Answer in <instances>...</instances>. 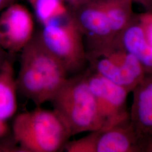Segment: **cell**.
<instances>
[{
	"label": "cell",
	"mask_w": 152,
	"mask_h": 152,
	"mask_svg": "<svg viewBox=\"0 0 152 152\" xmlns=\"http://www.w3.org/2000/svg\"><path fill=\"white\" fill-rule=\"evenodd\" d=\"M64 66L49 51L34 34L20 52L16 78L18 91L37 107L51 102L66 81Z\"/></svg>",
	"instance_id": "6da1fadb"
},
{
	"label": "cell",
	"mask_w": 152,
	"mask_h": 152,
	"mask_svg": "<svg viewBox=\"0 0 152 152\" xmlns=\"http://www.w3.org/2000/svg\"><path fill=\"white\" fill-rule=\"evenodd\" d=\"M51 102L71 136L103 129V122L89 87L86 71L68 77Z\"/></svg>",
	"instance_id": "7a4b0ae2"
},
{
	"label": "cell",
	"mask_w": 152,
	"mask_h": 152,
	"mask_svg": "<svg viewBox=\"0 0 152 152\" xmlns=\"http://www.w3.org/2000/svg\"><path fill=\"white\" fill-rule=\"evenodd\" d=\"M12 136L24 152H55L63 148L71 135L54 110L40 107L15 117Z\"/></svg>",
	"instance_id": "3957f363"
},
{
	"label": "cell",
	"mask_w": 152,
	"mask_h": 152,
	"mask_svg": "<svg viewBox=\"0 0 152 152\" xmlns=\"http://www.w3.org/2000/svg\"><path fill=\"white\" fill-rule=\"evenodd\" d=\"M38 38L68 74L83 72L88 63L81 31L72 11L41 26Z\"/></svg>",
	"instance_id": "277c9868"
},
{
	"label": "cell",
	"mask_w": 152,
	"mask_h": 152,
	"mask_svg": "<svg viewBox=\"0 0 152 152\" xmlns=\"http://www.w3.org/2000/svg\"><path fill=\"white\" fill-rule=\"evenodd\" d=\"M71 11L83 34L87 60L114 48L117 37L102 0H88Z\"/></svg>",
	"instance_id": "5b68a950"
},
{
	"label": "cell",
	"mask_w": 152,
	"mask_h": 152,
	"mask_svg": "<svg viewBox=\"0 0 152 152\" xmlns=\"http://www.w3.org/2000/svg\"><path fill=\"white\" fill-rule=\"evenodd\" d=\"M88 63L93 71L129 93L132 91L145 75L139 61L119 48L90 59Z\"/></svg>",
	"instance_id": "8992f818"
},
{
	"label": "cell",
	"mask_w": 152,
	"mask_h": 152,
	"mask_svg": "<svg viewBox=\"0 0 152 152\" xmlns=\"http://www.w3.org/2000/svg\"><path fill=\"white\" fill-rule=\"evenodd\" d=\"M86 72L89 87L95 99L103 122V129H108L129 118V112L127 109L126 102L129 93L90 68Z\"/></svg>",
	"instance_id": "52a82bcc"
},
{
	"label": "cell",
	"mask_w": 152,
	"mask_h": 152,
	"mask_svg": "<svg viewBox=\"0 0 152 152\" xmlns=\"http://www.w3.org/2000/svg\"><path fill=\"white\" fill-rule=\"evenodd\" d=\"M32 14L14 2L0 12V47L10 54L20 53L34 36Z\"/></svg>",
	"instance_id": "ba28073f"
},
{
	"label": "cell",
	"mask_w": 152,
	"mask_h": 152,
	"mask_svg": "<svg viewBox=\"0 0 152 152\" xmlns=\"http://www.w3.org/2000/svg\"><path fill=\"white\" fill-rule=\"evenodd\" d=\"M141 139L129 116L108 129L99 130L96 152H141Z\"/></svg>",
	"instance_id": "9c48e42d"
},
{
	"label": "cell",
	"mask_w": 152,
	"mask_h": 152,
	"mask_svg": "<svg viewBox=\"0 0 152 152\" xmlns=\"http://www.w3.org/2000/svg\"><path fill=\"white\" fill-rule=\"evenodd\" d=\"M119 48L133 55L146 74H152V47L135 14L117 38L114 48ZM113 48V49H114Z\"/></svg>",
	"instance_id": "30bf717a"
},
{
	"label": "cell",
	"mask_w": 152,
	"mask_h": 152,
	"mask_svg": "<svg viewBox=\"0 0 152 152\" xmlns=\"http://www.w3.org/2000/svg\"><path fill=\"white\" fill-rule=\"evenodd\" d=\"M132 92L131 124L140 136H152V74H146Z\"/></svg>",
	"instance_id": "8fae6325"
},
{
	"label": "cell",
	"mask_w": 152,
	"mask_h": 152,
	"mask_svg": "<svg viewBox=\"0 0 152 152\" xmlns=\"http://www.w3.org/2000/svg\"><path fill=\"white\" fill-rule=\"evenodd\" d=\"M14 55H10L0 68V120L5 122L14 115L18 107Z\"/></svg>",
	"instance_id": "7c38bea8"
},
{
	"label": "cell",
	"mask_w": 152,
	"mask_h": 152,
	"mask_svg": "<svg viewBox=\"0 0 152 152\" xmlns=\"http://www.w3.org/2000/svg\"><path fill=\"white\" fill-rule=\"evenodd\" d=\"M102 1L117 39L135 15L133 11L134 4L132 0H102Z\"/></svg>",
	"instance_id": "4fadbf2b"
},
{
	"label": "cell",
	"mask_w": 152,
	"mask_h": 152,
	"mask_svg": "<svg viewBox=\"0 0 152 152\" xmlns=\"http://www.w3.org/2000/svg\"><path fill=\"white\" fill-rule=\"evenodd\" d=\"M31 5L41 26L71 11L64 0H34Z\"/></svg>",
	"instance_id": "5bb4252c"
},
{
	"label": "cell",
	"mask_w": 152,
	"mask_h": 152,
	"mask_svg": "<svg viewBox=\"0 0 152 152\" xmlns=\"http://www.w3.org/2000/svg\"><path fill=\"white\" fill-rule=\"evenodd\" d=\"M98 131L90 132L86 136L68 141L63 148L68 152H96Z\"/></svg>",
	"instance_id": "9a60e30c"
},
{
	"label": "cell",
	"mask_w": 152,
	"mask_h": 152,
	"mask_svg": "<svg viewBox=\"0 0 152 152\" xmlns=\"http://www.w3.org/2000/svg\"><path fill=\"white\" fill-rule=\"evenodd\" d=\"M137 16L144 29L147 39L152 47V12L144 11L137 14Z\"/></svg>",
	"instance_id": "2e32d148"
},
{
	"label": "cell",
	"mask_w": 152,
	"mask_h": 152,
	"mask_svg": "<svg viewBox=\"0 0 152 152\" xmlns=\"http://www.w3.org/2000/svg\"><path fill=\"white\" fill-rule=\"evenodd\" d=\"M0 152H24L13 137L11 140L0 141Z\"/></svg>",
	"instance_id": "e0dca14e"
},
{
	"label": "cell",
	"mask_w": 152,
	"mask_h": 152,
	"mask_svg": "<svg viewBox=\"0 0 152 152\" xmlns=\"http://www.w3.org/2000/svg\"><path fill=\"white\" fill-rule=\"evenodd\" d=\"M134 4L140 5L144 11L152 12V0H132Z\"/></svg>",
	"instance_id": "ac0fdd59"
},
{
	"label": "cell",
	"mask_w": 152,
	"mask_h": 152,
	"mask_svg": "<svg viewBox=\"0 0 152 152\" xmlns=\"http://www.w3.org/2000/svg\"><path fill=\"white\" fill-rule=\"evenodd\" d=\"M71 10L75 9L79 6L85 3L88 0H64Z\"/></svg>",
	"instance_id": "d6986e66"
},
{
	"label": "cell",
	"mask_w": 152,
	"mask_h": 152,
	"mask_svg": "<svg viewBox=\"0 0 152 152\" xmlns=\"http://www.w3.org/2000/svg\"><path fill=\"white\" fill-rule=\"evenodd\" d=\"M143 152H152V136H145L144 137Z\"/></svg>",
	"instance_id": "ffe728a7"
},
{
	"label": "cell",
	"mask_w": 152,
	"mask_h": 152,
	"mask_svg": "<svg viewBox=\"0 0 152 152\" xmlns=\"http://www.w3.org/2000/svg\"><path fill=\"white\" fill-rule=\"evenodd\" d=\"M9 132V128L6 122L0 120V138L7 136Z\"/></svg>",
	"instance_id": "44dd1931"
},
{
	"label": "cell",
	"mask_w": 152,
	"mask_h": 152,
	"mask_svg": "<svg viewBox=\"0 0 152 152\" xmlns=\"http://www.w3.org/2000/svg\"><path fill=\"white\" fill-rule=\"evenodd\" d=\"M10 54L6 52L2 48L0 47V68L3 65L6 60L8 58Z\"/></svg>",
	"instance_id": "7402d4cb"
},
{
	"label": "cell",
	"mask_w": 152,
	"mask_h": 152,
	"mask_svg": "<svg viewBox=\"0 0 152 152\" xmlns=\"http://www.w3.org/2000/svg\"><path fill=\"white\" fill-rule=\"evenodd\" d=\"M14 2V0H0V12Z\"/></svg>",
	"instance_id": "603a6c76"
},
{
	"label": "cell",
	"mask_w": 152,
	"mask_h": 152,
	"mask_svg": "<svg viewBox=\"0 0 152 152\" xmlns=\"http://www.w3.org/2000/svg\"><path fill=\"white\" fill-rule=\"evenodd\" d=\"M27 1L29 2V3L31 5L32 4L33 2L34 1V0H27Z\"/></svg>",
	"instance_id": "cb8c5ba5"
}]
</instances>
